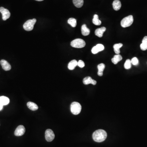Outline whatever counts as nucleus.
Listing matches in <instances>:
<instances>
[{
  "mask_svg": "<svg viewBox=\"0 0 147 147\" xmlns=\"http://www.w3.org/2000/svg\"><path fill=\"white\" fill-rule=\"evenodd\" d=\"M131 62L130 59H127L124 64V68L125 69L128 70L131 68Z\"/></svg>",
  "mask_w": 147,
  "mask_h": 147,
  "instance_id": "nucleus-23",
  "label": "nucleus"
},
{
  "mask_svg": "<svg viewBox=\"0 0 147 147\" xmlns=\"http://www.w3.org/2000/svg\"><path fill=\"white\" fill-rule=\"evenodd\" d=\"M97 67L98 69V75L99 76H102L103 75V71L105 68V64H100Z\"/></svg>",
  "mask_w": 147,
  "mask_h": 147,
  "instance_id": "nucleus-16",
  "label": "nucleus"
},
{
  "mask_svg": "<svg viewBox=\"0 0 147 147\" xmlns=\"http://www.w3.org/2000/svg\"><path fill=\"white\" fill-rule=\"evenodd\" d=\"M86 42L83 39L77 38L72 40L71 42V46L77 48H81L86 46Z\"/></svg>",
  "mask_w": 147,
  "mask_h": 147,
  "instance_id": "nucleus-4",
  "label": "nucleus"
},
{
  "mask_svg": "<svg viewBox=\"0 0 147 147\" xmlns=\"http://www.w3.org/2000/svg\"><path fill=\"white\" fill-rule=\"evenodd\" d=\"M0 12L2 14V18L3 20H6L10 16V11L3 7L0 8Z\"/></svg>",
  "mask_w": 147,
  "mask_h": 147,
  "instance_id": "nucleus-7",
  "label": "nucleus"
},
{
  "mask_svg": "<svg viewBox=\"0 0 147 147\" xmlns=\"http://www.w3.org/2000/svg\"><path fill=\"white\" fill-rule=\"evenodd\" d=\"M0 103L3 106L7 105L10 103V99L6 96H1L0 97Z\"/></svg>",
  "mask_w": 147,
  "mask_h": 147,
  "instance_id": "nucleus-15",
  "label": "nucleus"
},
{
  "mask_svg": "<svg viewBox=\"0 0 147 147\" xmlns=\"http://www.w3.org/2000/svg\"><path fill=\"white\" fill-rule=\"evenodd\" d=\"M123 46V44L121 43L118 44H115L113 46L114 50L115 53L117 54H119L120 53V48Z\"/></svg>",
  "mask_w": 147,
  "mask_h": 147,
  "instance_id": "nucleus-20",
  "label": "nucleus"
},
{
  "mask_svg": "<svg viewBox=\"0 0 147 147\" xmlns=\"http://www.w3.org/2000/svg\"><path fill=\"white\" fill-rule=\"evenodd\" d=\"M3 108V106L1 104V103H0V111L2 110Z\"/></svg>",
  "mask_w": 147,
  "mask_h": 147,
  "instance_id": "nucleus-30",
  "label": "nucleus"
},
{
  "mask_svg": "<svg viewBox=\"0 0 147 147\" xmlns=\"http://www.w3.org/2000/svg\"><path fill=\"white\" fill-rule=\"evenodd\" d=\"M81 33L84 36H87L90 33V30L88 28L86 24L83 25L81 27Z\"/></svg>",
  "mask_w": 147,
  "mask_h": 147,
  "instance_id": "nucleus-13",
  "label": "nucleus"
},
{
  "mask_svg": "<svg viewBox=\"0 0 147 147\" xmlns=\"http://www.w3.org/2000/svg\"><path fill=\"white\" fill-rule=\"evenodd\" d=\"M71 112L74 115H77L80 113L81 110V106L77 102H74L70 106Z\"/></svg>",
  "mask_w": 147,
  "mask_h": 147,
  "instance_id": "nucleus-3",
  "label": "nucleus"
},
{
  "mask_svg": "<svg viewBox=\"0 0 147 147\" xmlns=\"http://www.w3.org/2000/svg\"><path fill=\"white\" fill-rule=\"evenodd\" d=\"M92 22L93 24H94L96 26H100L101 24V21L98 19V15L97 14H95L94 16Z\"/></svg>",
  "mask_w": 147,
  "mask_h": 147,
  "instance_id": "nucleus-21",
  "label": "nucleus"
},
{
  "mask_svg": "<svg viewBox=\"0 0 147 147\" xmlns=\"http://www.w3.org/2000/svg\"><path fill=\"white\" fill-rule=\"evenodd\" d=\"M107 137V134L105 130H98L93 133L92 138L96 142H103Z\"/></svg>",
  "mask_w": 147,
  "mask_h": 147,
  "instance_id": "nucleus-1",
  "label": "nucleus"
},
{
  "mask_svg": "<svg viewBox=\"0 0 147 147\" xmlns=\"http://www.w3.org/2000/svg\"><path fill=\"white\" fill-rule=\"evenodd\" d=\"M96 48L97 49L98 52L103 51L104 50V46L103 45L101 44H98L96 46Z\"/></svg>",
  "mask_w": 147,
  "mask_h": 147,
  "instance_id": "nucleus-25",
  "label": "nucleus"
},
{
  "mask_svg": "<svg viewBox=\"0 0 147 147\" xmlns=\"http://www.w3.org/2000/svg\"><path fill=\"white\" fill-rule=\"evenodd\" d=\"M45 137L48 142H51L54 139L55 135L51 129H47L45 132Z\"/></svg>",
  "mask_w": 147,
  "mask_h": 147,
  "instance_id": "nucleus-6",
  "label": "nucleus"
},
{
  "mask_svg": "<svg viewBox=\"0 0 147 147\" xmlns=\"http://www.w3.org/2000/svg\"><path fill=\"white\" fill-rule=\"evenodd\" d=\"M141 50L143 51H145L147 49V43L142 42L140 45Z\"/></svg>",
  "mask_w": 147,
  "mask_h": 147,
  "instance_id": "nucleus-26",
  "label": "nucleus"
},
{
  "mask_svg": "<svg viewBox=\"0 0 147 147\" xmlns=\"http://www.w3.org/2000/svg\"><path fill=\"white\" fill-rule=\"evenodd\" d=\"M92 52L93 54H96L97 53H98V51L97 49L96 48V47L94 46L92 48Z\"/></svg>",
  "mask_w": 147,
  "mask_h": 147,
  "instance_id": "nucleus-28",
  "label": "nucleus"
},
{
  "mask_svg": "<svg viewBox=\"0 0 147 147\" xmlns=\"http://www.w3.org/2000/svg\"><path fill=\"white\" fill-rule=\"evenodd\" d=\"M131 64L134 66H137L139 64V60L137 57H134L131 60Z\"/></svg>",
  "mask_w": 147,
  "mask_h": 147,
  "instance_id": "nucleus-24",
  "label": "nucleus"
},
{
  "mask_svg": "<svg viewBox=\"0 0 147 147\" xmlns=\"http://www.w3.org/2000/svg\"><path fill=\"white\" fill-rule=\"evenodd\" d=\"M0 64L3 69L5 71H9L11 69V66L10 64L5 60H1L0 61Z\"/></svg>",
  "mask_w": 147,
  "mask_h": 147,
  "instance_id": "nucleus-9",
  "label": "nucleus"
},
{
  "mask_svg": "<svg viewBox=\"0 0 147 147\" xmlns=\"http://www.w3.org/2000/svg\"><path fill=\"white\" fill-rule=\"evenodd\" d=\"M142 42L147 43V36H145L143 39Z\"/></svg>",
  "mask_w": 147,
  "mask_h": 147,
  "instance_id": "nucleus-29",
  "label": "nucleus"
},
{
  "mask_svg": "<svg viewBox=\"0 0 147 147\" xmlns=\"http://www.w3.org/2000/svg\"><path fill=\"white\" fill-rule=\"evenodd\" d=\"M27 105L28 108L32 111H36L38 109V106L36 104L32 102H29Z\"/></svg>",
  "mask_w": 147,
  "mask_h": 147,
  "instance_id": "nucleus-14",
  "label": "nucleus"
},
{
  "mask_svg": "<svg viewBox=\"0 0 147 147\" xmlns=\"http://www.w3.org/2000/svg\"><path fill=\"white\" fill-rule=\"evenodd\" d=\"M122 59V57L121 55L119 54H116L114 55L113 58L112 59V61L114 64H116L119 61L121 60Z\"/></svg>",
  "mask_w": 147,
  "mask_h": 147,
  "instance_id": "nucleus-18",
  "label": "nucleus"
},
{
  "mask_svg": "<svg viewBox=\"0 0 147 147\" xmlns=\"http://www.w3.org/2000/svg\"><path fill=\"white\" fill-rule=\"evenodd\" d=\"M83 83L84 84L87 85L92 84L93 85H95L96 84V81L94 80H93L90 76H87L84 78L83 80Z\"/></svg>",
  "mask_w": 147,
  "mask_h": 147,
  "instance_id": "nucleus-10",
  "label": "nucleus"
},
{
  "mask_svg": "<svg viewBox=\"0 0 147 147\" xmlns=\"http://www.w3.org/2000/svg\"><path fill=\"white\" fill-rule=\"evenodd\" d=\"M68 23L73 28H75L76 26V20L75 18H71L68 20Z\"/></svg>",
  "mask_w": 147,
  "mask_h": 147,
  "instance_id": "nucleus-22",
  "label": "nucleus"
},
{
  "mask_svg": "<svg viewBox=\"0 0 147 147\" xmlns=\"http://www.w3.org/2000/svg\"><path fill=\"white\" fill-rule=\"evenodd\" d=\"M35 1H43L44 0H35Z\"/></svg>",
  "mask_w": 147,
  "mask_h": 147,
  "instance_id": "nucleus-31",
  "label": "nucleus"
},
{
  "mask_svg": "<svg viewBox=\"0 0 147 147\" xmlns=\"http://www.w3.org/2000/svg\"><path fill=\"white\" fill-rule=\"evenodd\" d=\"M36 21V19L35 18L27 20L23 25V28L27 31H32Z\"/></svg>",
  "mask_w": 147,
  "mask_h": 147,
  "instance_id": "nucleus-5",
  "label": "nucleus"
},
{
  "mask_svg": "<svg viewBox=\"0 0 147 147\" xmlns=\"http://www.w3.org/2000/svg\"><path fill=\"white\" fill-rule=\"evenodd\" d=\"M73 4L76 8H81L83 5V0H73Z\"/></svg>",
  "mask_w": 147,
  "mask_h": 147,
  "instance_id": "nucleus-19",
  "label": "nucleus"
},
{
  "mask_svg": "<svg viewBox=\"0 0 147 147\" xmlns=\"http://www.w3.org/2000/svg\"><path fill=\"white\" fill-rule=\"evenodd\" d=\"M113 8L116 11H118L121 9V4L119 0H114L112 3Z\"/></svg>",
  "mask_w": 147,
  "mask_h": 147,
  "instance_id": "nucleus-12",
  "label": "nucleus"
},
{
  "mask_svg": "<svg viewBox=\"0 0 147 147\" xmlns=\"http://www.w3.org/2000/svg\"><path fill=\"white\" fill-rule=\"evenodd\" d=\"M77 66H78L80 68H83L85 66V64L83 60H79L78 62Z\"/></svg>",
  "mask_w": 147,
  "mask_h": 147,
  "instance_id": "nucleus-27",
  "label": "nucleus"
},
{
  "mask_svg": "<svg viewBox=\"0 0 147 147\" xmlns=\"http://www.w3.org/2000/svg\"><path fill=\"white\" fill-rule=\"evenodd\" d=\"M26 132V129L23 125H20L17 127L14 132V135L17 137L21 136L24 134Z\"/></svg>",
  "mask_w": 147,
  "mask_h": 147,
  "instance_id": "nucleus-8",
  "label": "nucleus"
},
{
  "mask_svg": "<svg viewBox=\"0 0 147 147\" xmlns=\"http://www.w3.org/2000/svg\"><path fill=\"white\" fill-rule=\"evenodd\" d=\"M106 29L104 27L97 29L95 31V34L96 36L101 38L103 36V34L104 32H105V31H106Z\"/></svg>",
  "mask_w": 147,
  "mask_h": 147,
  "instance_id": "nucleus-11",
  "label": "nucleus"
},
{
  "mask_svg": "<svg viewBox=\"0 0 147 147\" xmlns=\"http://www.w3.org/2000/svg\"><path fill=\"white\" fill-rule=\"evenodd\" d=\"M133 21V17L132 15L128 16L122 20L121 22V26L123 28L128 27L131 26Z\"/></svg>",
  "mask_w": 147,
  "mask_h": 147,
  "instance_id": "nucleus-2",
  "label": "nucleus"
},
{
  "mask_svg": "<svg viewBox=\"0 0 147 147\" xmlns=\"http://www.w3.org/2000/svg\"><path fill=\"white\" fill-rule=\"evenodd\" d=\"M78 62L76 60H73L68 65V68L70 70H73L77 66Z\"/></svg>",
  "mask_w": 147,
  "mask_h": 147,
  "instance_id": "nucleus-17",
  "label": "nucleus"
}]
</instances>
